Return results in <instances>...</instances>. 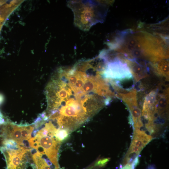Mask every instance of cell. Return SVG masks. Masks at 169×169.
<instances>
[{
	"label": "cell",
	"mask_w": 169,
	"mask_h": 169,
	"mask_svg": "<svg viewBox=\"0 0 169 169\" xmlns=\"http://www.w3.org/2000/svg\"><path fill=\"white\" fill-rule=\"evenodd\" d=\"M67 5L74 15V23L80 29L88 31L93 25L102 23L107 15L108 4L94 0H70Z\"/></svg>",
	"instance_id": "cell-1"
},
{
	"label": "cell",
	"mask_w": 169,
	"mask_h": 169,
	"mask_svg": "<svg viewBox=\"0 0 169 169\" xmlns=\"http://www.w3.org/2000/svg\"><path fill=\"white\" fill-rule=\"evenodd\" d=\"M40 130H35L34 137L28 141L29 146L41 154L46 155L52 164L59 168L58 154L61 142L55 137L56 132L51 131L46 124L41 125Z\"/></svg>",
	"instance_id": "cell-2"
},
{
	"label": "cell",
	"mask_w": 169,
	"mask_h": 169,
	"mask_svg": "<svg viewBox=\"0 0 169 169\" xmlns=\"http://www.w3.org/2000/svg\"><path fill=\"white\" fill-rule=\"evenodd\" d=\"M30 150L13 140L8 141L0 147L5 159L7 169H26Z\"/></svg>",
	"instance_id": "cell-3"
},
{
	"label": "cell",
	"mask_w": 169,
	"mask_h": 169,
	"mask_svg": "<svg viewBox=\"0 0 169 169\" xmlns=\"http://www.w3.org/2000/svg\"><path fill=\"white\" fill-rule=\"evenodd\" d=\"M34 128L33 124L19 125L8 121H5L0 125V139L2 141L12 140L25 147L24 142L31 138Z\"/></svg>",
	"instance_id": "cell-4"
},
{
	"label": "cell",
	"mask_w": 169,
	"mask_h": 169,
	"mask_svg": "<svg viewBox=\"0 0 169 169\" xmlns=\"http://www.w3.org/2000/svg\"><path fill=\"white\" fill-rule=\"evenodd\" d=\"M102 76L105 79L114 81L117 84L132 79L127 64L118 57L115 58L107 62Z\"/></svg>",
	"instance_id": "cell-5"
},
{
	"label": "cell",
	"mask_w": 169,
	"mask_h": 169,
	"mask_svg": "<svg viewBox=\"0 0 169 169\" xmlns=\"http://www.w3.org/2000/svg\"><path fill=\"white\" fill-rule=\"evenodd\" d=\"M116 96L121 99L128 108L130 113L129 121L133 130L140 129L143 126V123L141 119V112L137 102L136 90L133 89L124 93H117Z\"/></svg>",
	"instance_id": "cell-6"
},
{
	"label": "cell",
	"mask_w": 169,
	"mask_h": 169,
	"mask_svg": "<svg viewBox=\"0 0 169 169\" xmlns=\"http://www.w3.org/2000/svg\"><path fill=\"white\" fill-rule=\"evenodd\" d=\"M153 139L152 136L147 135L144 131L134 130L130 147L125 156L133 159L139 158L141 151Z\"/></svg>",
	"instance_id": "cell-7"
},
{
	"label": "cell",
	"mask_w": 169,
	"mask_h": 169,
	"mask_svg": "<svg viewBox=\"0 0 169 169\" xmlns=\"http://www.w3.org/2000/svg\"><path fill=\"white\" fill-rule=\"evenodd\" d=\"M157 94L152 91L145 98L141 112L142 116L146 120L145 125L155 127L156 120V102Z\"/></svg>",
	"instance_id": "cell-8"
},
{
	"label": "cell",
	"mask_w": 169,
	"mask_h": 169,
	"mask_svg": "<svg viewBox=\"0 0 169 169\" xmlns=\"http://www.w3.org/2000/svg\"><path fill=\"white\" fill-rule=\"evenodd\" d=\"M123 61L129 67L132 77L136 82L147 75L148 68L145 64H142L135 59L124 58Z\"/></svg>",
	"instance_id": "cell-9"
},
{
	"label": "cell",
	"mask_w": 169,
	"mask_h": 169,
	"mask_svg": "<svg viewBox=\"0 0 169 169\" xmlns=\"http://www.w3.org/2000/svg\"><path fill=\"white\" fill-rule=\"evenodd\" d=\"M151 65L154 71L158 75L168 79L169 62L167 59H163L152 63Z\"/></svg>",
	"instance_id": "cell-10"
},
{
	"label": "cell",
	"mask_w": 169,
	"mask_h": 169,
	"mask_svg": "<svg viewBox=\"0 0 169 169\" xmlns=\"http://www.w3.org/2000/svg\"><path fill=\"white\" fill-rule=\"evenodd\" d=\"M70 133L67 130L58 128L56 131L55 137L58 141L61 142L67 139Z\"/></svg>",
	"instance_id": "cell-11"
},
{
	"label": "cell",
	"mask_w": 169,
	"mask_h": 169,
	"mask_svg": "<svg viewBox=\"0 0 169 169\" xmlns=\"http://www.w3.org/2000/svg\"><path fill=\"white\" fill-rule=\"evenodd\" d=\"M109 158H105L98 160L94 165L96 168H100L104 166L109 161Z\"/></svg>",
	"instance_id": "cell-12"
},
{
	"label": "cell",
	"mask_w": 169,
	"mask_h": 169,
	"mask_svg": "<svg viewBox=\"0 0 169 169\" xmlns=\"http://www.w3.org/2000/svg\"><path fill=\"white\" fill-rule=\"evenodd\" d=\"M4 19L0 17V29L2 26V22L3 21Z\"/></svg>",
	"instance_id": "cell-13"
},
{
	"label": "cell",
	"mask_w": 169,
	"mask_h": 169,
	"mask_svg": "<svg viewBox=\"0 0 169 169\" xmlns=\"http://www.w3.org/2000/svg\"><path fill=\"white\" fill-rule=\"evenodd\" d=\"M147 169H155V167L152 165L149 166Z\"/></svg>",
	"instance_id": "cell-14"
},
{
	"label": "cell",
	"mask_w": 169,
	"mask_h": 169,
	"mask_svg": "<svg viewBox=\"0 0 169 169\" xmlns=\"http://www.w3.org/2000/svg\"><path fill=\"white\" fill-rule=\"evenodd\" d=\"M155 124H156V122H155ZM155 125H156V124H155ZM156 129H157V128H156ZM157 132H158V131H157Z\"/></svg>",
	"instance_id": "cell-15"
}]
</instances>
